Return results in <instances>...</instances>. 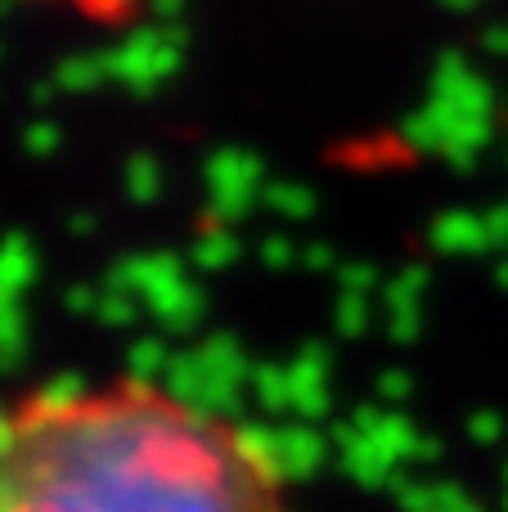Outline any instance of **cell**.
<instances>
[{
	"instance_id": "cell-1",
	"label": "cell",
	"mask_w": 508,
	"mask_h": 512,
	"mask_svg": "<svg viewBox=\"0 0 508 512\" xmlns=\"http://www.w3.org/2000/svg\"><path fill=\"white\" fill-rule=\"evenodd\" d=\"M0 512H293L243 423L144 378L0 400Z\"/></svg>"
},
{
	"instance_id": "cell-2",
	"label": "cell",
	"mask_w": 508,
	"mask_h": 512,
	"mask_svg": "<svg viewBox=\"0 0 508 512\" xmlns=\"http://www.w3.org/2000/svg\"><path fill=\"white\" fill-rule=\"evenodd\" d=\"M59 5L77 9V14L95 18V23H117V18H126L140 0H59Z\"/></svg>"
}]
</instances>
